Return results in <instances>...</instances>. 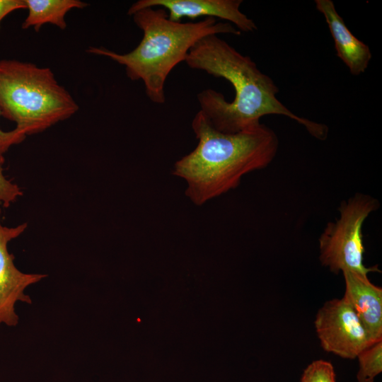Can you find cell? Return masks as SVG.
Returning <instances> with one entry per match:
<instances>
[{
  "label": "cell",
  "mask_w": 382,
  "mask_h": 382,
  "mask_svg": "<svg viewBox=\"0 0 382 382\" xmlns=\"http://www.w3.org/2000/svg\"><path fill=\"white\" fill-rule=\"evenodd\" d=\"M185 62L194 69L224 78L233 86L235 97L227 101L221 93L207 88L197 95L200 111L218 131L234 134L260 124L267 115H282L303 125L315 138L325 140L328 127L293 113L277 98L273 80L249 57L217 35L204 37L189 50Z\"/></svg>",
  "instance_id": "cell-1"
},
{
  "label": "cell",
  "mask_w": 382,
  "mask_h": 382,
  "mask_svg": "<svg viewBox=\"0 0 382 382\" xmlns=\"http://www.w3.org/2000/svg\"><path fill=\"white\" fill-rule=\"evenodd\" d=\"M192 128L198 144L175 162L173 174L186 182L185 195L196 205L235 189L243 175L266 168L277 153V134L261 123L237 133H223L199 110Z\"/></svg>",
  "instance_id": "cell-2"
},
{
  "label": "cell",
  "mask_w": 382,
  "mask_h": 382,
  "mask_svg": "<svg viewBox=\"0 0 382 382\" xmlns=\"http://www.w3.org/2000/svg\"><path fill=\"white\" fill-rule=\"evenodd\" d=\"M132 16L143 32L141 42L132 51L120 54L96 47L87 51L123 65L129 79L143 81L147 97L156 104L165 103L164 86L168 76L176 65L185 62L197 42L210 35L241 34L231 23H217L212 17L195 23L172 21L161 7L145 8Z\"/></svg>",
  "instance_id": "cell-3"
},
{
  "label": "cell",
  "mask_w": 382,
  "mask_h": 382,
  "mask_svg": "<svg viewBox=\"0 0 382 382\" xmlns=\"http://www.w3.org/2000/svg\"><path fill=\"white\" fill-rule=\"evenodd\" d=\"M70 93L48 67L0 59V110L26 135L38 134L79 110Z\"/></svg>",
  "instance_id": "cell-4"
},
{
  "label": "cell",
  "mask_w": 382,
  "mask_h": 382,
  "mask_svg": "<svg viewBox=\"0 0 382 382\" xmlns=\"http://www.w3.org/2000/svg\"><path fill=\"white\" fill-rule=\"evenodd\" d=\"M379 207L374 197L357 193L339 207L340 216L329 222L319 238L321 264L334 272L352 271L363 274L379 272L364 264L361 228L365 219Z\"/></svg>",
  "instance_id": "cell-5"
},
{
  "label": "cell",
  "mask_w": 382,
  "mask_h": 382,
  "mask_svg": "<svg viewBox=\"0 0 382 382\" xmlns=\"http://www.w3.org/2000/svg\"><path fill=\"white\" fill-rule=\"evenodd\" d=\"M315 328L321 347L345 359H354L373 344L364 325L347 301L333 299L318 310Z\"/></svg>",
  "instance_id": "cell-6"
},
{
  "label": "cell",
  "mask_w": 382,
  "mask_h": 382,
  "mask_svg": "<svg viewBox=\"0 0 382 382\" xmlns=\"http://www.w3.org/2000/svg\"><path fill=\"white\" fill-rule=\"evenodd\" d=\"M0 208V324L16 326L18 316L15 305L18 301L32 303L30 297L25 289L41 281L47 274L24 273L14 264V255L8 250V243L19 237L28 227L27 223L16 226H4L1 221Z\"/></svg>",
  "instance_id": "cell-7"
},
{
  "label": "cell",
  "mask_w": 382,
  "mask_h": 382,
  "mask_svg": "<svg viewBox=\"0 0 382 382\" xmlns=\"http://www.w3.org/2000/svg\"><path fill=\"white\" fill-rule=\"evenodd\" d=\"M242 0H139L129 8L127 14L148 7H161L168 11V18L181 22L184 17L195 20L201 16L219 18L232 23L239 31L257 30L254 21L240 11Z\"/></svg>",
  "instance_id": "cell-8"
},
{
  "label": "cell",
  "mask_w": 382,
  "mask_h": 382,
  "mask_svg": "<svg viewBox=\"0 0 382 382\" xmlns=\"http://www.w3.org/2000/svg\"><path fill=\"white\" fill-rule=\"evenodd\" d=\"M343 298L352 308L373 343L382 340V289L372 284L366 274L342 272Z\"/></svg>",
  "instance_id": "cell-9"
},
{
  "label": "cell",
  "mask_w": 382,
  "mask_h": 382,
  "mask_svg": "<svg viewBox=\"0 0 382 382\" xmlns=\"http://www.w3.org/2000/svg\"><path fill=\"white\" fill-rule=\"evenodd\" d=\"M317 10L325 17L335 42L337 55L357 76L367 69L371 59L368 45L355 37L345 25L331 0H316Z\"/></svg>",
  "instance_id": "cell-10"
},
{
  "label": "cell",
  "mask_w": 382,
  "mask_h": 382,
  "mask_svg": "<svg viewBox=\"0 0 382 382\" xmlns=\"http://www.w3.org/2000/svg\"><path fill=\"white\" fill-rule=\"evenodd\" d=\"M28 13L22 23V28L33 27L36 32L46 23H51L62 30L66 28L65 16L73 8L82 9L88 4L80 0H25Z\"/></svg>",
  "instance_id": "cell-11"
},
{
  "label": "cell",
  "mask_w": 382,
  "mask_h": 382,
  "mask_svg": "<svg viewBox=\"0 0 382 382\" xmlns=\"http://www.w3.org/2000/svg\"><path fill=\"white\" fill-rule=\"evenodd\" d=\"M357 357L359 364L358 382H374L382 371V340L366 347Z\"/></svg>",
  "instance_id": "cell-12"
},
{
  "label": "cell",
  "mask_w": 382,
  "mask_h": 382,
  "mask_svg": "<svg viewBox=\"0 0 382 382\" xmlns=\"http://www.w3.org/2000/svg\"><path fill=\"white\" fill-rule=\"evenodd\" d=\"M301 382H335L332 364L325 360H316L304 370Z\"/></svg>",
  "instance_id": "cell-13"
},
{
  "label": "cell",
  "mask_w": 382,
  "mask_h": 382,
  "mask_svg": "<svg viewBox=\"0 0 382 382\" xmlns=\"http://www.w3.org/2000/svg\"><path fill=\"white\" fill-rule=\"evenodd\" d=\"M4 160L0 159V205L9 207L23 195L21 187L4 174Z\"/></svg>",
  "instance_id": "cell-14"
},
{
  "label": "cell",
  "mask_w": 382,
  "mask_h": 382,
  "mask_svg": "<svg viewBox=\"0 0 382 382\" xmlns=\"http://www.w3.org/2000/svg\"><path fill=\"white\" fill-rule=\"evenodd\" d=\"M26 136L23 132L16 127L10 131H4L0 127V159L4 161V154L11 147L24 141Z\"/></svg>",
  "instance_id": "cell-15"
},
{
  "label": "cell",
  "mask_w": 382,
  "mask_h": 382,
  "mask_svg": "<svg viewBox=\"0 0 382 382\" xmlns=\"http://www.w3.org/2000/svg\"><path fill=\"white\" fill-rule=\"evenodd\" d=\"M27 8L25 0H0V27L2 20L13 11Z\"/></svg>",
  "instance_id": "cell-16"
}]
</instances>
